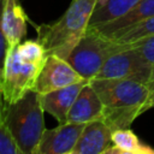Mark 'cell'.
<instances>
[{
	"instance_id": "cell-1",
	"label": "cell",
	"mask_w": 154,
	"mask_h": 154,
	"mask_svg": "<svg viewBox=\"0 0 154 154\" xmlns=\"http://www.w3.org/2000/svg\"><path fill=\"white\" fill-rule=\"evenodd\" d=\"M89 83L102 102L101 120L113 130L130 128L146 112L149 95L146 83L124 78H93Z\"/></svg>"
},
{
	"instance_id": "cell-19",
	"label": "cell",
	"mask_w": 154,
	"mask_h": 154,
	"mask_svg": "<svg viewBox=\"0 0 154 154\" xmlns=\"http://www.w3.org/2000/svg\"><path fill=\"white\" fill-rule=\"evenodd\" d=\"M132 45L142 53V55L148 61L154 64V35L146 37V38H142L140 41H136Z\"/></svg>"
},
{
	"instance_id": "cell-12",
	"label": "cell",
	"mask_w": 154,
	"mask_h": 154,
	"mask_svg": "<svg viewBox=\"0 0 154 154\" xmlns=\"http://www.w3.org/2000/svg\"><path fill=\"white\" fill-rule=\"evenodd\" d=\"M29 17L19 0H5L2 8V31L8 47L19 45L26 35Z\"/></svg>"
},
{
	"instance_id": "cell-10",
	"label": "cell",
	"mask_w": 154,
	"mask_h": 154,
	"mask_svg": "<svg viewBox=\"0 0 154 154\" xmlns=\"http://www.w3.org/2000/svg\"><path fill=\"white\" fill-rule=\"evenodd\" d=\"M153 16H154V0H140L118 18L102 24L88 26V30H93L103 35L105 37H109L117 32L132 28L134 25Z\"/></svg>"
},
{
	"instance_id": "cell-3",
	"label": "cell",
	"mask_w": 154,
	"mask_h": 154,
	"mask_svg": "<svg viewBox=\"0 0 154 154\" xmlns=\"http://www.w3.org/2000/svg\"><path fill=\"white\" fill-rule=\"evenodd\" d=\"M40 94L29 90L18 101L7 105L4 124L22 154H35L45 128Z\"/></svg>"
},
{
	"instance_id": "cell-7",
	"label": "cell",
	"mask_w": 154,
	"mask_h": 154,
	"mask_svg": "<svg viewBox=\"0 0 154 154\" xmlns=\"http://www.w3.org/2000/svg\"><path fill=\"white\" fill-rule=\"evenodd\" d=\"M83 79L84 78L66 59H63L57 54H49L47 55L32 90L41 95L78 83Z\"/></svg>"
},
{
	"instance_id": "cell-21",
	"label": "cell",
	"mask_w": 154,
	"mask_h": 154,
	"mask_svg": "<svg viewBox=\"0 0 154 154\" xmlns=\"http://www.w3.org/2000/svg\"><path fill=\"white\" fill-rule=\"evenodd\" d=\"M147 87L149 90V95H148V100H147V105H146V111L154 108V71H153V75L147 83Z\"/></svg>"
},
{
	"instance_id": "cell-8",
	"label": "cell",
	"mask_w": 154,
	"mask_h": 154,
	"mask_svg": "<svg viewBox=\"0 0 154 154\" xmlns=\"http://www.w3.org/2000/svg\"><path fill=\"white\" fill-rule=\"evenodd\" d=\"M84 125L63 122L53 129H45L35 154H72Z\"/></svg>"
},
{
	"instance_id": "cell-17",
	"label": "cell",
	"mask_w": 154,
	"mask_h": 154,
	"mask_svg": "<svg viewBox=\"0 0 154 154\" xmlns=\"http://www.w3.org/2000/svg\"><path fill=\"white\" fill-rule=\"evenodd\" d=\"M17 51L19 57L23 60L30 61V63H40L43 64L47 59V53L43 48V46L37 40H26L22 41L19 45H17Z\"/></svg>"
},
{
	"instance_id": "cell-9",
	"label": "cell",
	"mask_w": 154,
	"mask_h": 154,
	"mask_svg": "<svg viewBox=\"0 0 154 154\" xmlns=\"http://www.w3.org/2000/svg\"><path fill=\"white\" fill-rule=\"evenodd\" d=\"M113 131L101 119L85 123L72 154H105L106 149L112 146Z\"/></svg>"
},
{
	"instance_id": "cell-4",
	"label": "cell",
	"mask_w": 154,
	"mask_h": 154,
	"mask_svg": "<svg viewBox=\"0 0 154 154\" xmlns=\"http://www.w3.org/2000/svg\"><path fill=\"white\" fill-rule=\"evenodd\" d=\"M130 46L131 43L112 41L96 31L87 29L66 60L84 79L90 81L109 57Z\"/></svg>"
},
{
	"instance_id": "cell-20",
	"label": "cell",
	"mask_w": 154,
	"mask_h": 154,
	"mask_svg": "<svg viewBox=\"0 0 154 154\" xmlns=\"http://www.w3.org/2000/svg\"><path fill=\"white\" fill-rule=\"evenodd\" d=\"M4 1H5V0H0V81H1V78H2L4 64H5L6 54H7V51H8V43H7L6 38H5V35H4V31H2V24H1Z\"/></svg>"
},
{
	"instance_id": "cell-16",
	"label": "cell",
	"mask_w": 154,
	"mask_h": 154,
	"mask_svg": "<svg viewBox=\"0 0 154 154\" xmlns=\"http://www.w3.org/2000/svg\"><path fill=\"white\" fill-rule=\"evenodd\" d=\"M152 35H154V16L134 25L132 28H129L126 30L117 32L107 38H109L112 41L122 42V43H134L136 41L149 37Z\"/></svg>"
},
{
	"instance_id": "cell-18",
	"label": "cell",
	"mask_w": 154,
	"mask_h": 154,
	"mask_svg": "<svg viewBox=\"0 0 154 154\" xmlns=\"http://www.w3.org/2000/svg\"><path fill=\"white\" fill-rule=\"evenodd\" d=\"M0 154H22L7 126L0 122Z\"/></svg>"
},
{
	"instance_id": "cell-5",
	"label": "cell",
	"mask_w": 154,
	"mask_h": 154,
	"mask_svg": "<svg viewBox=\"0 0 154 154\" xmlns=\"http://www.w3.org/2000/svg\"><path fill=\"white\" fill-rule=\"evenodd\" d=\"M43 64L23 60L18 54L17 46L8 47L0 81L6 106L18 101L29 90L34 89Z\"/></svg>"
},
{
	"instance_id": "cell-2",
	"label": "cell",
	"mask_w": 154,
	"mask_h": 154,
	"mask_svg": "<svg viewBox=\"0 0 154 154\" xmlns=\"http://www.w3.org/2000/svg\"><path fill=\"white\" fill-rule=\"evenodd\" d=\"M96 2L97 0H72L58 20L35 25L36 40L43 46L47 55L57 54L67 59L87 31Z\"/></svg>"
},
{
	"instance_id": "cell-15",
	"label": "cell",
	"mask_w": 154,
	"mask_h": 154,
	"mask_svg": "<svg viewBox=\"0 0 154 154\" xmlns=\"http://www.w3.org/2000/svg\"><path fill=\"white\" fill-rule=\"evenodd\" d=\"M138 1L140 0H97L88 26L113 20Z\"/></svg>"
},
{
	"instance_id": "cell-14",
	"label": "cell",
	"mask_w": 154,
	"mask_h": 154,
	"mask_svg": "<svg viewBox=\"0 0 154 154\" xmlns=\"http://www.w3.org/2000/svg\"><path fill=\"white\" fill-rule=\"evenodd\" d=\"M105 154H154V148L142 142L130 129H117L112 134V146Z\"/></svg>"
},
{
	"instance_id": "cell-22",
	"label": "cell",
	"mask_w": 154,
	"mask_h": 154,
	"mask_svg": "<svg viewBox=\"0 0 154 154\" xmlns=\"http://www.w3.org/2000/svg\"><path fill=\"white\" fill-rule=\"evenodd\" d=\"M5 111H6V103H5L4 95H2V90H1V85H0V122H1V123H4Z\"/></svg>"
},
{
	"instance_id": "cell-6",
	"label": "cell",
	"mask_w": 154,
	"mask_h": 154,
	"mask_svg": "<svg viewBox=\"0 0 154 154\" xmlns=\"http://www.w3.org/2000/svg\"><path fill=\"white\" fill-rule=\"evenodd\" d=\"M153 71L154 64L148 61L131 43L129 48L109 57L94 78H124L147 84Z\"/></svg>"
},
{
	"instance_id": "cell-11",
	"label": "cell",
	"mask_w": 154,
	"mask_h": 154,
	"mask_svg": "<svg viewBox=\"0 0 154 154\" xmlns=\"http://www.w3.org/2000/svg\"><path fill=\"white\" fill-rule=\"evenodd\" d=\"M88 82H89L88 79H83L78 83H75L60 89H55L46 94H41L40 101L43 111L53 116L59 123L66 122L67 113L73 101L76 100L79 90Z\"/></svg>"
},
{
	"instance_id": "cell-13",
	"label": "cell",
	"mask_w": 154,
	"mask_h": 154,
	"mask_svg": "<svg viewBox=\"0 0 154 154\" xmlns=\"http://www.w3.org/2000/svg\"><path fill=\"white\" fill-rule=\"evenodd\" d=\"M101 114L102 102L93 85L88 82L79 90L76 100L73 101L67 113L66 122L85 124L93 120L101 119Z\"/></svg>"
}]
</instances>
